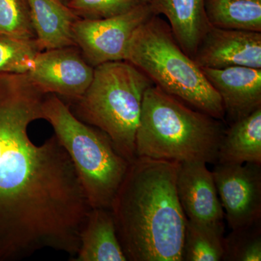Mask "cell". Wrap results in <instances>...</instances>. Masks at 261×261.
Returning <instances> with one entry per match:
<instances>
[{"label": "cell", "instance_id": "cell-1", "mask_svg": "<svg viewBox=\"0 0 261 261\" xmlns=\"http://www.w3.org/2000/svg\"><path fill=\"white\" fill-rule=\"evenodd\" d=\"M43 94L27 74L0 73V260L42 249L80 247L91 207L69 155L54 135L33 143L28 128L43 119Z\"/></svg>", "mask_w": 261, "mask_h": 261}, {"label": "cell", "instance_id": "cell-2", "mask_svg": "<svg viewBox=\"0 0 261 261\" xmlns=\"http://www.w3.org/2000/svg\"><path fill=\"white\" fill-rule=\"evenodd\" d=\"M180 163H129L110 209L127 260L182 261L187 219L176 190Z\"/></svg>", "mask_w": 261, "mask_h": 261}, {"label": "cell", "instance_id": "cell-3", "mask_svg": "<svg viewBox=\"0 0 261 261\" xmlns=\"http://www.w3.org/2000/svg\"><path fill=\"white\" fill-rule=\"evenodd\" d=\"M225 129L222 121L190 107L153 84L142 99L136 158L216 163Z\"/></svg>", "mask_w": 261, "mask_h": 261}, {"label": "cell", "instance_id": "cell-4", "mask_svg": "<svg viewBox=\"0 0 261 261\" xmlns=\"http://www.w3.org/2000/svg\"><path fill=\"white\" fill-rule=\"evenodd\" d=\"M126 61L160 89L190 107L225 121L222 100L202 68L180 47L171 27L154 15L136 30Z\"/></svg>", "mask_w": 261, "mask_h": 261}, {"label": "cell", "instance_id": "cell-5", "mask_svg": "<svg viewBox=\"0 0 261 261\" xmlns=\"http://www.w3.org/2000/svg\"><path fill=\"white\" fill-rule=\"evenodd\" d=\"M140 68L126 61L108 62L94 68L93 78L75 100V116L102 130L118 152L132 162L144 94L153 85Z\"/></svg>", "mask_w": 261, "mask_h": 261}, {"label": "cell", "instance_id": "cell-6", "mask_svg": "<svg viewBox=\"0 0 261 261\" xmlns=\"http://www.w3.org/2000/svg\"><path fill=\"white\" fill-rule=\"evenodd\" d=\"M42 111L69 155L91 208L110 210L129 162L105 132L79 119L56 94H46Z\"/></svg>", "mask_w": 261, "mask_h": 261}, {"label": "cell", "instance_id": "cell-7", "mask_svg": "<svg viewBox=\"0 0 261 261\" xmlns=\"http://www.w3.org/2000/svg\"><path fill=\"white\" fill-rule=\"evenodd\" d=\"M154 15L156 14L149 3L112 18H79L73 25L75 45L94 68L108 62L126 61L130 39L136 30Z\"/></svg>", "mask_w": 261, "mask_h": 261}, {"label": "cell", "instance_id": "cell-8", "mask_svg": "<svg viewBox=\"0 0 261 261\" xmlns=\"http://www.w3.org/2000/svg\"><path fill=\"white\" fill-rule=\"evenodd\" d=\"M212 173L230 228L260 221L261 164L216 163Z\"/></svg>", "mask_w": 261, "mask_h": 261}, {"label": "cell", "instance_id": "cell-9", "mask_svg": "<svg viewBox=\"0 0 261 261\" xmlns=\"http://www.w3.org/2000/svg\"><path fill=\"white\" fill-rule=\"evenodd\" d=\"M94 67L75 46L41 51L29 80L43 94H54L76 100L93 78Z\"/></svg>", "mask_w": 261, "mask_h": 261}, {"label": "cell", "instance_id": "cell-10", "mask_svg": "<svg viewBox=\"0 0 261 261\" xmlns=\"http://www.w3.org/2000/svg\"><path fill=\"white\" fill-rule=\"evenodd\" d=\"M192 59L201 68H261V32L211 27Z\"/></svg>", "mask_w": 261, "mask_h": 261}, {"label": "cell", "instance_id": "cell-11", "mask_svg": "<svg viewBox=\"0 0 261 261\" xmlns=\"http://www.w3.org/2000/svg\"><path fill=\"white\" fill-rule=\"evenodd\" d=\"M176 190L187 219L199 224L224 228V212L213 173L206 163H180Z\"/></svg>", "mask_w": 261, "mask_h": 261}, {"label": "cell", "instance_id": "cell-12", "mask_svg": "<svg viewBox=\"0 0 261 261\" xmlns=\"http://www.w3.org/2000/svg\"><path fill=\"white\" fill-rule=\"evenodd\" d=\"M219 93L228 124L261 108V68L245 66L223 69L201 68Z\"/></svg>", "mask_w": 261, "mask_h": 261}, {"label": "cell", "instance_id": "cell-13", "mask_svg": "<svg viewBox=\"0 0 261 261\" xmlns=\"http://www.w3.org/2000/svg\"><path fill=\"white\" fill-rule=\"evenodd\" d=\"M154 13L164 15L174 37L191 58L202 38L211 28L205 14L204 0H154Z\"/></svg>", "mask_w": 261, "mask_h": 261}, {"label": "cell", "instance_id": "cell-14", "mask_svg": "<svg viewBox=\"0 0 261 261\" xmlns=\"http://www.w3.org/2000/svg\"><path fill=\"white\" fill-rule=\"evenodd\" d=\"M41 51L75 46L73 25L78 17L61 0H27Z\"/></svg>", "mask_w": 261, "mask_h": 261}, {"label": "cell", "instance_id": "cell-15", "mask_svg": "<svg viewBox=\"0 0 261 261\" xmlns=\"http://www.w3.org/2000/svg\"><path fill=\"white\" fill-rule=\"evenodd\" d=\"M72 261H126L109 209L91 208L80 233V247Z\"/></svg>", "mask_w": 261, "mask_h": 261}, {"label": "cell", "instance_id": "cell-16", "mask_svg": "<svg viewBox=\"0 0 261 261\" xmlns=\"http://www.w3.org/2000/svg\"><path fill=\"white\" fill-rule=\"evenodd\" d=\"M261 164V108L225 129L216 163Z\"/></svg>", "mask_w": 261, "mask_h": 261}, {"label": "cell", "instance_id": "cell-17", "mask_svg": "<svg viewBox=\"0 0 261 261\" xmlns=\"http://www.w3.org/2000/svg\"><path fill=\"white\" fill-rule=\"evenodd\" d=\"M211 27L261 32V0H204Z\"/></svg>", "mask_w": 261, "mask_h": 261}, {"label": "cell", "instance_id": "cell-18", "mask_svg": "<svg viewBox=\"0 0 261 261\" xmlns=\"http://www.w3.org/2000/svg\"><path fill=\"white\" fill-rule=\"evenodd\" d=\"M224 228L199 224L187 219L182 261L222 260Z\"/></svg>", "mask_w": 261, "mask_h": 261}, {"label": "cell", "instance_id": "cell-19", "mask_svg": "<svg viewBox=\"0 0 261 261\" xmlns=\"http://www.w3.org/2000/svg\"><path fill=\"white\" fill-rule=\"evenodd\" d=\"M40 51L36 39L0 34V73L27 74L34 68Z\"/></svg>", "mask_w": 261, "mask_h": 261}, {"label": "cell", "instance_id": "cell-20", "mask_svg": "<svg viewBox=\"0 0 261 261\" xmlns=\"http://www.w3.org/2000/svg\"><path fill=\"white\" fill-rule=\"evenodd\" d=\"M231 230L227 237L223 238L222 260L260 261V221Z\"/></svg>", "mask_w": 261, "mask_h": 261}, {"label": "cell", "instance_id": "cell-21", "mask_svg": "<svg viewBox=\"0 0 261 261\" xmlns=\"http://www.w3.org/2000/svg\"><path fill=\"white\" fill-rule=\"evenodd\" d=\"M0 34L36 39L27 0H0Z\"/></svg>", "mask_w": 261, "mask_h": 261}, {"label": "cell", "instance_id": "cell-22", "mask_svg": "<svg viewBox=\"0 0 261 261\" xmlns=\"http://www.w3.org/2000/svg\"><path fill=\"white\" fill-rule=\"evenodd\" d=\"M151 0H71L67 6L78 18L98 20L125 14Z\"/></svg>", "mask_w": 261, "mask_h": 261}, {"label": "cell", "instance_id": "cell-23", "mask_svg": "<svg viewBox=\"0 0 261 261\" xmlns=\"http://www.w3.org/2000/svg\"><path fill=\"white\" fill-rule=\"evenodd\" d=\"M62 3H65V5H68L71 0H61Z\"/></svg>", "mask_w": 261, "mask_h": 261}, {"label": "cell", "instance_id": "cell-24", "mask_svg": "<svg viewBox=\"0 0 261 261\" xmlns=\"http://www.w3.org/2000/svg\"><path fill=\"white\" fill-rule=\"evenodd\" d=\"M154 0H151V3H152V2H153Z\"/></svg>", "mask_w": 261, "mask_h": 261}]
</instances>
